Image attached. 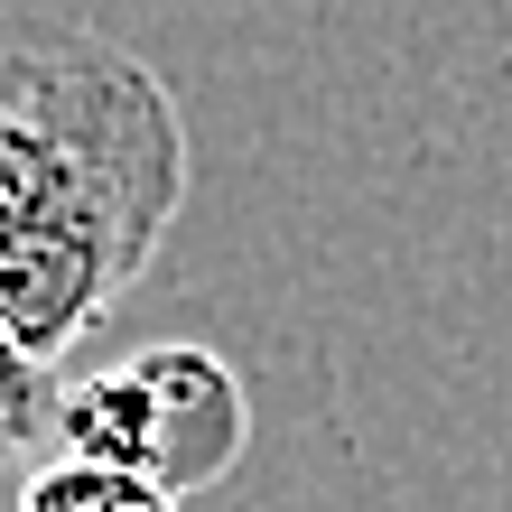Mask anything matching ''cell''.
Masks as SVG:
<instances>
[{
    "instance_id": "1",
    "label": "cell",
    "mask_w": 512,
    "mask_h": 512,
    "mask_svg": "<svg viewBox=\"0 0 512 512\" xmlns=\"http://www.w3.org/2000/svg\"><path fill=\"white\" fill-rule=\"evenodd\" d=\"M187 112L103 28L0 19V326L75 354L187 205Z\"/></svg>"
},
{
    "instance_id": "3",
    "label": "cell",
    "mask_w": 512,
    "mask_h": 512,
    "mask_svg": "<svg viewBox=\"0 0 512 512\" xmlns=\"http://www.w3.org/2000/svg\"><path fill=\"white\" fill-rule=\"evenodd\" d=\"M19 512H187V503H177V494H159L149 475H122V466H94V457H47V466L19 485Z\"/></svg>"
},
{
    "instance_id": "4",
    "label": "cell",
    "mask_w": 512,
    "mask_h": 512,
    "mask_svg": "<svg viewBox=\"0 0 512 512\" xmlns=\"http://www.w3.org/2000/svg\"><path fill=\"white\" fill-rule=\"evenodd\" d=\"M56 401H66L56 364H47V354H28L10 326H0V475L28 466V447L56 438Z\"/></svg>"
},
{
    "instance_id": "2",
    "label": "cell",
    "mask_w": 512,
    "mask_h": 512,
    "mask_svg": "<svg viewBox=\"0 0 512 512\" xmlns=\"http://www.w3.org/2000/svg\"><path fill=\"white\" fill-rule=\"evenodd\" d=\"M243 438H252L243 373L215 345H187V336L140 345L122 364L66 382V401H56V457H94V466L149 475L177 503L224 485L243 466Z\"/></svg>"
}]
</instances>
